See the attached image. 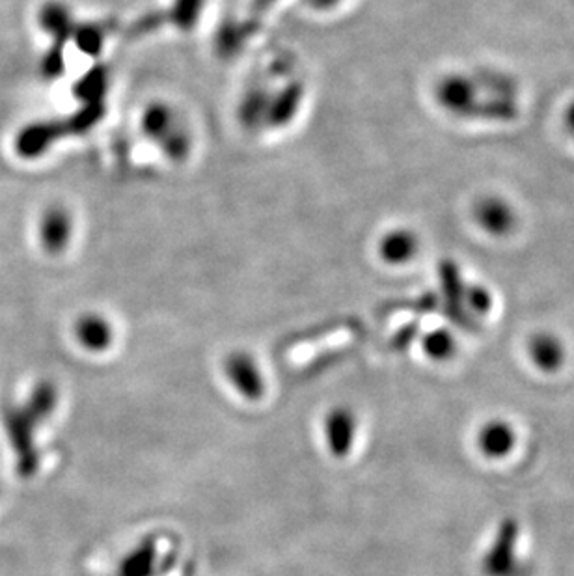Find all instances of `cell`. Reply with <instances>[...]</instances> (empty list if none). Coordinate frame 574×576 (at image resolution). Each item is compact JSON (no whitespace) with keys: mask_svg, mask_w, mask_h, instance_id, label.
<instances>
[{"mask_svg":"<svg viewBox=\"0 0 574 576\" xmlns=\"http://www.w3.org/2000/svg\"><path fill=\"white\" fill-rule=\"evenodd\" d=\"M438 107L461 120H483L492 96L483 94L472 73L451 71L438 79L433 88Z\"/></svg>","mask_w":574,"mask_h":576,"instance_id":"cell-1","label":"cell"},{"mask_svg":"<svg viewBox=\"0 0 574 576\" xmlns=\"http://www.w3.org/2000/svg\"><path fill=\"white\" fill-rule=\"evenodd\" d=\"M472 219L483 234L502 239L519 228V213L511 202L498 194H485L472 206Z\"/></svg>","mask_w":574,"mask_h":576,"instance_id":"cell-2","label":"cell"},{"mask_svg":"<svg viewBox=\"0 0 574 576\" xmlns=\"http://www.w3.org/2000/svg\"><path fill=\"white\" fill-rule=\"evenodd\" d=\"M75 217L68 207L51 204L43 209L38 224V239L41 248L49 256H62L73 243Z\"/></svg>","mask_w":574,"mask_h":576,"instance_id":"cell-3","label":"cell"},{"mask_svg":"<svg viewBox=\"0 0 574 576\" xmlns=\"http://www.w3.org/2000/svg\"><path fill=\"white\" fill-rule=\"evenodd\" d=\"M517 543L519 524L513 519H506L498 528L491 549L483 560V573L487 576H517L522 573L517 560Z\"/></svg>","mask_w":574,"mask_h":576,"instance_id":"cell-4","label":"cell"},{"mask_svg":"<svg viewBox=\"0 0 574 576\" xmlns=\"http://www.w3.org/2000/svg\"><path fill=\"white\" fill-rule=\"evenodd\" d=\"M224 373L233 388L248 399L258 401L265 394V379L261 375L260 366L252 355L245 351H233L224 362Z\"/></svg>","mask_w":574,"mask_h":576,"instance_id":"cell-5","label":"cell"},{"mask_svg":"<svg viewBox=\"0 0 574 576\" xmlns=\"http://www.w3.org/2000/svg\"><path fill=\"white\" fill-rule=\"evenodd\" d=\"M183 124L181 116H179L178 109L164 99H151L144 109L140 110V118H138V127L140 133L146 140L153 142L155 146H159L164 138L168 137L174 129H178L179 125Z\"/></svg>","mask_w":574,"mask_h":576,"instance_id":"cell-6","label":"cell"},{"mask_svg":"<svg viewBox=\"0 0 574 576\" xmlns=\"http://www.w3.org/2000/svg\"><path fill=\"white\" fill-rule=\"evenodd\" d=\"M465 280L461 276V271L455 261H442L440 263V289H442V299L446 306V314L450 316L453 323L472 329L474 319L466 312L465 308Z\"/></svg>","mask_w":574,"mask_h":576,"instance_id":"cell-7","label":"cell"},{"mask_svg":"<svg viewBox=\"0 0 574 576\" xmlns=\"http://www.w3.org/2000/svg\"><path fill=\"white\" fill-rule=\"evenodd\" d=\"M420 247H422V241L414 230L405 226H397L392 230H386L381 235L377 243V254L386 265L401 267V265H409L410 261L418 258Z\"/></svg>","mask_w":574,"mask_h":576,"instance_id":"cell-8","label":"cell"},{"mask_svg":"<svg viewBox=\"0 0 574 576\" xmlns=\"http://www.w3.org/2000/svg\"><path fill=\"white\" fill-rule=\"evenodd\" d=\"M174 560L159 558V543L155 537H146L123 558L112 576H157L168 571Z\"/></svg>","mask_w":574,"mask_h":576,"instance_id":"cell-9","label":"cell"},{"mask_svg":"<svg viewBox=\"0 0 574 576\" xmlns=\"http://www.w3.org/2000/svg\"><path fill=\"white\" fill-rule=\"evenodd\" d=\"M75 340L81 345L82 349L90 351V353H105L109 351L114 343V327L107 319L97 312H90V314H82L77 321H75Z\"/></svg>","mask_w":574,"mask_h":576,"instance_id":"cell-10","label":"cell"},{"mask_svg":"<svg viewBox=\"0 0 574 576\" xmlns=\"http://www.w3.org/2000/svg\"><path fill=\"white\" fill-rule=\"evenodd\" d=\"M356 437L355 414L345 409L336 407L328 412L325 418V440H327L328 452L334 457H345L353 450Z\"/></svg>","mask_w":574,"mask_h":576,"instance_id":"cell-11","label":"cell"},{"mask_svg":"<svg viewBox=\"0 0 574 576\" xmlns=\"http://www.w3.org/2000/svg\"><path fill=\"white\" fill-rule=\"evenodd\" d=\"M62 135V127L56 122H38L25 127L15 140V151L25 157L34 159L51 148L56 138Z\"/></svg>","mask_w":574,"mask_h":576,"instance_id":"cell-12","label":"cell"},{"mask_svg":"<svg viewBox=\"0 0 574 576\" xmlns=\"http://www.w3.org/2000/svg\"><path fill=\"white\" fill-rule=\"evenodd\" d=\"M32 426H34V420L28 416L27 412H15L8 422L15 452L19 453V459H21L19 465L23 474H32L38 467V453L32 440Z\"/></svg>","mask_w":574,"mask_h":576,"instance_id":"cell-13","label":"cell"},{"mask_svg":"<svg viewBox=\"0 0 574 576\" xmlns=\"http://www.w3.org/2000/svg\"><path fill=\"white\" fill-rule=\"evenodd\" d=\"M40 27L55 38L56 47H64L75 28L73 15L66 4L62 2H45L40 10Z\"/></svg>","mask_w":574,"mask_h":576,"instance_id":"cell-14","label":"cell"},{"mask_svg":"<svg viewBox=\"0 0 574 576\" xmlns=\"http://www.w3.org/2000/svg\"><path fill=\"white\" fill-rule=\"evenodd\" d=\"M302 86L301 84H289L280 94L269 97V107L265 114V125L284 127L289 124L297 110L301 109Z\"/></svg>","mask_w":574,"mask_h":576,"instance_id":"cell-15","label":"cell"},{"mask_svg":"<svg viewBox=\"0 0 574 576\" xmlns=\"http://www.w3.org/2000/svg\"><path fill=\"white\" fill-rule=\"evenodd\" d=\"M530 357L533 364L543 371H554L560 368L565 358V349L554 334L539 332L530 340Z\"/></svg>","mask_w":574,"mask_h":576,"instance_id":"cell-16","label":"cell"},{"mask_svg":"<svg viewBox=\"0 0 574 576\" xmlns=\"http://www.w3.org/2000/svg\"><path fill=\"white\" fill-rule=\"evenodd\" d=\"M478 444L487 457H504L515 446V431L506 422H491L479 431Z\"/></svg>","mask_w":574,"mask_h":576,"instance_id":"cell-17","label":"cell"},{"mask_svg":"<svg viewBox=\"0 0 574 576\" xmlns=\"http://www.w3.org/2000/svg\"><path fill=\"white\" fill-rule=\"evenodd\" d=\"M56 401H58V392H56L55 384H38L30 398L27 414L34 422L45 420L51 412L55 411Z\"/></svg>","mask_w":574,"mask_h":576,"instance_id":"cell-18","label":"cell"},{"mask_svg":"<svg viewBox=\"0 0 574 576\" xmlns=\"http://www.w3.org/2000/svg\"><path fill=\"white\" fill-rule=\"evenodd\" d=\"M425 355L433 360H448L453 357L457 342L450 330L437 329L429 334H425L424 342Z\"/></svg>","mask_w":574,"mask_h":576,"instance_id":"cell-19","label":"cell"},{"mask_svg":"<svg viewBox=\"0 0 574 576\" xmlns=\"http://www.w3.org/2000/svg\"><path fill=\"white\" fill-rule=\"evenodd\" d=\"M71 38L86 55H99L103 49V32L96 25H75Z\"/></svg>","mask_w":574,"mask_h":576,"instance_id":"cell-20","label":"cell"},{"mask_svg":"<svg viewBox=\"0 0 574 576\" xmlns=\"http://www.w3.org/2000/svg\"><path fill=\"white\" fill-rule=\"evenodd\" d=\"M465 308L466 312L472 316H487L492 308V295L489 289L472 284L465 288Z\"/></svg>","mask_w":574,"mask_h":576,"instance_id":"cell-21","label":"cell"},{"mask_svg":"<svg viewBox=\"0 0 574 576\" xmlns=\"http://www.w3.org/2000/svg\"><path fill=\"white\" fill-rule=\"evenodd\" d=\"M205 0H176L174 15L181 28H191L202 14Z\"/></svg>","mask_w":574,"mask_h":576,"instance_id":"cell-22","label":"cell"},{"mask_svg":"<svg viewBox=\"0 0 574 576\" xmlns=\"http://www.w3.org/2000/svg\"><path fill=\"white\" fill-rule=\"evenodd\" d=\"M314 12H319V14H328L332 10H336L343 0H304Z\"/></svg>","mask_w":574,"mask_h":576,"instance_id":"cell-23","label":"cell"},{"mask_svg":"<svg viewBox=\"0 0 574 576\" xmlns=\"http://www.w3.org/2000/svg\"><path fill=\"white\" fill-rule=\"evenodd\" d=\"M561 122H563V127H565V131H567V135L574 140V99H571V101L567 103L565 110H563Z\"/></svg>","mask_w":574,"mask_h":576,"instance_id":"cell-24","label":"cell"},{"mask_svg":"<svg viewBox=\"0 0 574 576\" xmlns=\"http://www.w3.org/2000/svg\"><path fill=\"white\" fill-rule=\"evenodd\" d=\"M412 336H414V329H412V327H407L403 332H399L396 342L403 347V345L409 343V340H412Z\"/></svg>","mask_w":574,"mask_h":576,"instance_id":"cell-25","label":"cell"},{"mask_svg":"<svg viewBox=\"0 0 574 576\" xmlns=\"http://www.w3.org/2000/svg\"><path fill=\"white\" fill-rule=\"evenodd\" d=\"M271 2H274V0H258V4H260V6H263V8H265V6H269Z\"/></svg>","mask_w":574,"mask_h":576,"instance_id":"cell-26","label":"cell"}]
</instances>
